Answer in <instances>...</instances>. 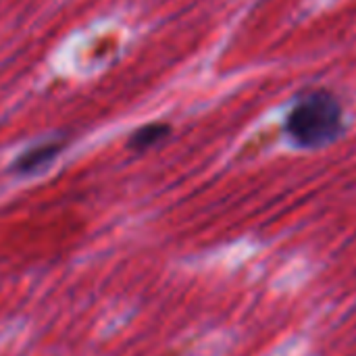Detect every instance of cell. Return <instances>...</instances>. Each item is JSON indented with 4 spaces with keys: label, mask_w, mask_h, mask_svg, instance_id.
Masks as SVG:
<instances>
[{
    "label": "cell",
    "mask_w": 356,
    "mask_h": 356,
    "mask_svg": "<svg viewBox=\"0 0 356 356\" xmlns=\"http://www.w3.org/2000/svg\"><path fill=\"white\" fill-rule=\"evenodd\" d=\"M344 131L342 102L327 90H313L296 100L286 117V134L298 146L317 150L334 144Z\"/></svg>",
    "instance_id": "cell-1"
},
{
    "label": "cell",
    "mask_w": 356,
    "mask_h": 356,
    "mask_svg": "<svg viewBox=\"0 0 356 356\" xmlns=\"http://www.w3.org/2000/svg\"><path fill=\"white\" fill-rule=\"evenodd\" d=\"M169 134V127L163 125V123H152V125H146L142 129H138L131 138V146L138 148V150H144L152 144H156L159 140H163L165 136Z\"/></svg>",
    "instance_id": "cell-3"
},
{
    "label": "cell",
    "mask_w": 356,
    "mask_h": 356,
    "mask_svg": "<svg viewBox=\"0 0 356 356\" xmlns=\"http://www.w3.org/2000/svg\"><path fill=\"white\" fill-rule=\"evenodd\" d=\"M60 152V144H46V146H38L29 152H25L19 163H17V169L21 173H29L33 169H40L42 165L50 163L56 154Z\"/></svg>",
    "instance_id": "cell-2"
}]
</instances>
